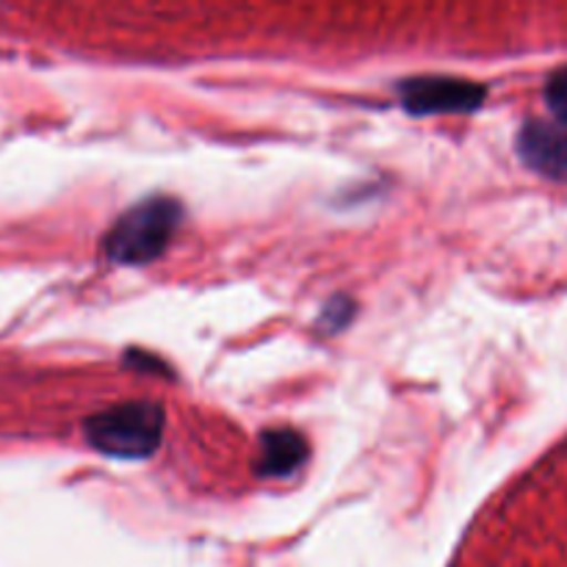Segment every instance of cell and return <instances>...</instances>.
Segmentation results:
<instances>
[{
  "instance_id": "obj_1",
  "label": "cell",
  "mask_w": 567,
  "mask_h": 567,
  "mask_svg": "<svg viewBox=\"0 0 567 567\" xmlns=\"http://www.w3.org/2000/svg\"><path fill=\"white\" fill-rule=\"evenodd\" d=\"M183 219V205L172 197L142 199L116 219L103 238L105 258L122 266H144L166 252L177 225Z\"/></svg>"
},
{
  "instance_id": "obj_2",
  "label": "cell",
  "mask_w": 567,
  "mask_h": 567,
  "mask_svg": "<svg viewBox=\"0 0 567 567\" xmlns=\"http://www.w3.org/2000/svg\"><path fill=\"white\" fill-rule=\"evenodd\" d=\"M164 435V410L153 402H127L83 421V437L100 454L142 460L158 449Z\"/></svg>"
},
{
  "instance_id": "obj_3",
  "label": "cell",
  "mask_w": 567,
  "mask_h": 567,
  "mask_svg": "<svg viewBox=\"0 0 567 567\" xmlns=\"http://www.w3.org/2000/svg\"><path fill=\"white\" fill-rule=\"evenodd\" d=\"M487 97L482 83L463 81V78H410L399 83V100L415 116L430 114H471Z\"/></svg>"
},
{
  "instance_id": "obj_4",
  "label": "cell",
  "mask_w": 567,
  "mask_h": 567,
  "mask_svg": "<svg viewBox=\"0 0 567 567\" xmlns=\"http://www.w3.org/2000/svg\"><path fill=\"white\" fill-rule=\"evenodd\" d=\"M518 155L537 175L567 183V127L529 120L518 133Z\"/></svg>"
},
{
  "instance_id": "obj_5",
  "label": "cell",
  "mask_w": 567,
  "mask_h": 567,
  "mask_svg": "<svg viewBox=\"0 0 567 567\" xmlns=\"http://www.w3.org/2000/svg\"><path fill=\"white\" fill-rule=\"evenodd\" d=\"M308 460V443L293 430H269L260 437V476H291Z\"/></svg>"
},
{
  "instance_id": "obj_6",
  "label": "cell",
  "mask_w": 567,
  "mask_h": 567,
  "mask_svg": "<svg viewBox=\"0 0 567 567\" xmlns=\"http://www.w3.org/2000/svg\"><path fill=\"white\" fill-rule=\"evenodd\" d=\"M546 105L559 127H567V66L551 72V78L546 81Z\"/></svg>"
},
{
  "instance_id": "obj_7",
  "label": "cell",
  "mask_w": 567,
  "mask_h": 567,
  "mask_svg": "<svg viewBox=\"0 0 567 567\" xmlns=\"http://www.w3.org/2000/svg\"><path fill=\"white\" fill-rule=\"evenodd\" d=\"M352 316H354L352 299L336 297L330 305H327L324 313H321L319 327L327 332H336V330H341V327H347L349 321H352Z\"/></svg>"
}]
</instances>
